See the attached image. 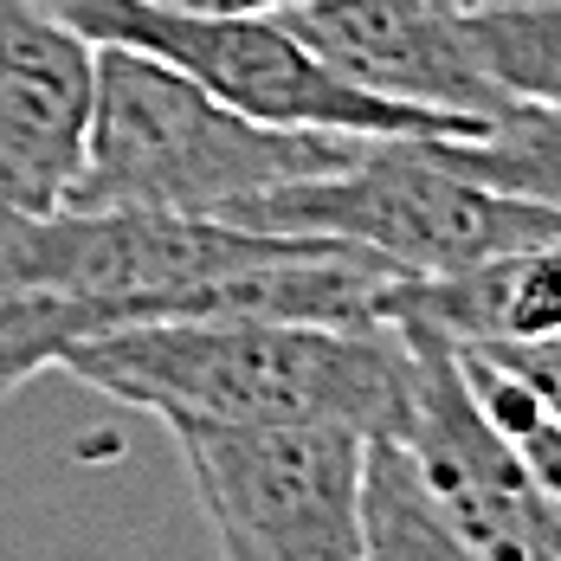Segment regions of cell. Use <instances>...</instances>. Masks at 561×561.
<instances>
[{"label": "cell", "mask_w": 561, "mask_h": 561, "mask_svg": "<svg viewBox=\"0 0 561 561\" xmlns=\"http://www.w3.org/2000/svg\"><path fill=\"white\" fill-rule=\"evenodd\" d=\"M393 284L388 259L348 239L149 207H0V407L111 330L214 310L388 323Z\"/></svg>", "instance_id": "obj_1"}, {"label": "cell", "mask_w": 561, "mask_h": 561, "mask_svg": "<svg viewBox=\"0 0 561 561\" xmlns=\"http://www.w3.org/2000/svg\"><path fill=\"white\" fill-rule=\"evenodd\" d=\"M58 368L162 426H348L362 439H400L413 413V348L400 323L214 310L111 330Z\"/></svg>", "instance_id": "obj_2"}, {"label": "cell", "mask_w": 561, "mask_h": 561, "mask_svg": "<svg viewBox=\"0 0 561 561\" xmlns=\"http://www.w3.org/2000/svg\"><path fill=\"white\" fill-rule=\"evenodd\" d=\"M362 136L252 123L194 84L181 65L136 46H98V104L71 207H149L226 220L239 201L310 174H336L362 156Z\"/></svg>", "instance_id": "obj_3"}, {"label": "cell", "mask_w": 561, "mask_h": 561, "mask_svg": "<svg viewBox=\"0 0 561 561\" xmlns=\"http://www.w3.org/2000/svg\"><path fill=\"white\" fill-rule=\"evenodd\" d=\"M226 220L252 232L348 239L388 259L400 278H451L497 252L561 239V207L458 174L433 156V142H368L348 169L252 194Z\"/></svg>", "instance_id": "obj_4"}, {"label": "cell", "mask_w": 561, "mask_h": 561, "mask_svg": "<svg viewBox=\"0 0 561 561\" xmlns=\"http://www.w3.org/2000/svg\"><path fill=\"white\" fill-rule=\"evenodd\" d=\"M58 13L98 46H136L181 65L194 84H207L252 123L336 129L362 142H465L491 129L484 116H451L362 91L355 78L310 53L284 13H174L149 0H65Z\"/></svg>", "instance_id": "obj_5"}, {"label": "cell", "mask_w": 561, "mask_h": 561, "mask_svg": "<svg viewBox=\"0 0 561 561\" xmlns=\"http://www.w3.org/2000/svg\"><path fill=\"white\" fill-rule=\"evenodd\" d=\"M220 561H368V446L348 426L174 420Z\"/></svg>", "instance_id": "obj_6"}, {"label": "cell", "mask_w": 561, "mask_h": 561, "mask_svg": "<svg viewBox=\"0 0 561 561\" xmlns=\"http://www.w3.org/2000/svg\"><path fill=\"white\" fill-rule=\"evenodd\" d=\"M413 348V413L393 446L413 458L426 497L484 561H561V516L465 381L458 342L400 323Z\"/></svg>", "instance_id": "obj_7"}, {"label": "cell", "mask_w": 561, "mask_h": 561, "mask_svg": "<svg viewBox=\"0 0 561 561\" xmlns=\"http://www.w3.org/2000/svg\"><path fill=\"white\" fill-rule=\"evenodd\" d=\"M284 20L323 65L393 104H426L484 123L510 111L504 84L484 71L465 0H297L284 7Z\"/></svg>", "instance_id": "obj_8"}, {"label": "cell", "mask_w": 561, "mask_h": 561, "mask_svg": "<svg viewBox=\"0 0 561 561\" xmlns=\"http://www.w3.org/2000/svg\"><path fill=\"white\" fill-rule=\"evenodd\" d=\"M98 39L39 0H0V207H58L84 169Z\"/></svg>", "instance_id": "obj_9"}, {"label": "cell", "mask_w": 561, "mask_h": 561, "mask_svg": "<svg viewBox=\"0 0 561 561\" xmlns=\"http://www.w3.org/2000/svg\"><path fill=\"white\" fill-rule=\"evenodd\" d=\"M433 156L484 187L561 207V104H510L484 136L433 142Z\"/></svg>", "instance_id": "obj_10"}, {"label": "cell", "mask_w": 561, "mask_h": 561, "mask_svg": "<svg viewBox=\"0 0 561 561\" xmlns=\"http://www.w3.org/2000/svg\"><path fill=\"white\" fill-rule=\"evenodd\" d=\"M368 561H484L439 516L413 458L393 439L368 446Z\"/></svg>", "instance_id": "obj_11"}, {"label": "cell", "mask_w": 561, "mask_h": 561, "mask_svg": "<svg viewBox=\"0 0 561 561\" xmlns=\"http://www.w3.org/2000/svg\"><path fill=\"white\" fill-rule=\"evenodd\" d=\"M471 26L510 104H561V0H484Z\"/></svg>", "instance_id": "obj_12"}, {"label": "cell", "mask_w": 561, "mask_h": 561, "mask_svg": "<svg viewBox=\"0 0 561 561\" xmlns=\"http://www.w3.org/2000/svg\"><path fill=\"white\" fill-rule=\"evenodd\" d=\"M458 362H465V381H471V393H478V407L491 413V426L516 446L523 471L536 478L542 504L561 516V413L529 388V381H516L497 355H484V348H458Z\"/></svg>", "instance_id": "obj_13"}, {"label": "cell", "mask_w": 561, "mask_h": 561, "mask_svg": "<svg viewBox=\"0 0 561 561\" xmlns=\"http://www.w3.org/2000/svg\"><path fill=\"white\" fill-rule=\"evenodd\" d=\"M458 348H465V342H458ZM484 355H497L516 381H529V388H536V393H542V400L561 413V336L510 342V348H484Z\"/></svg>", "instance_id": "obj_14"}, {"label": "cell", "mask_w": 561, "mask_h": 561, "mask_svg": "<svg viewBox=\"0 0 561 561\" xmlns=\"http://www.w3.org/2000/svg\"><path fill=\"white\" fill-rule=\"evenodd\" d=\"M149 7H174V13H284L297 0H149Z\"/></svg>", "instance_id": "obj_15"}, {"label": "cell", "mask_w": 561, "mask_h": 561, "mask_svg": "<svg viewBox=\"0 0 561 561\" xmlns=\"http://www.w3.org/2000/svg\"><path fill=\"white\" fill-rule=\"evenodd\" d=\"M465 7H484V0H465Z\"/></svg>", "instance_id": "obj_16"}]
</instances>
